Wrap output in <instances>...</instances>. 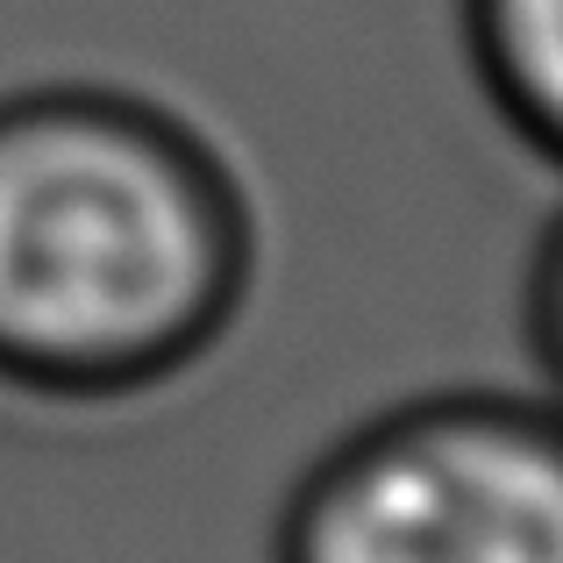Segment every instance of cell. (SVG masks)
<instances>
[{"instance_id": "1", "label": "cell", "mask_w": 563, "mask_h": 563, "mask_svg": "<svg viewBox=\"0 0 563 563\" xmlns=\"http://www.w3.org/2000/svg\"><path fill=\"white\" fill-rule=\"evenodd\" d=\"M243 292V214L207 151L114 93L0 108V378L129 393L200 357Z\"/></svg>"}, {"instance_id": "2", "label": "cell", "mask_w": 563, "mask_h": 563, "mask_svg": "<svg viewBox=\"0 0 563 563\" xmlns=\"http://www.w3.org/2000/svg\"><path fill=\"white\" fill-rule=\"evenodd\" d=\"M278 563H563V413L428 399L300 485Z\"/></svg>"}, {"instance_id": "3", "label": "cell", "mask_w": 563, "mask_h": 563, "mask_svg": "<svg viewBox=\"0 0 563 563\" xmlns=\"http://www.w3.org/2000/svg\"><path fill=\"white\" fill-rule=\"evenodd\" d=\"M471 51L507 122L563 165V0H464Z\"/></svg>"}, {"instance_id": "4", "label": "cell", "mask_w": 563, "mask_h": 563, "mask_svg": "<svg viewBox=\"0 0 563 563\" xmlns=\"http://www.w3.org/2000/svg\"><path fill=\"white\" fill-rule=\"evenodd\" d=\"M536 343H542V364L550 378L563 385V221L542 243V264H536Z\"/></svg>"}]
</instances>
